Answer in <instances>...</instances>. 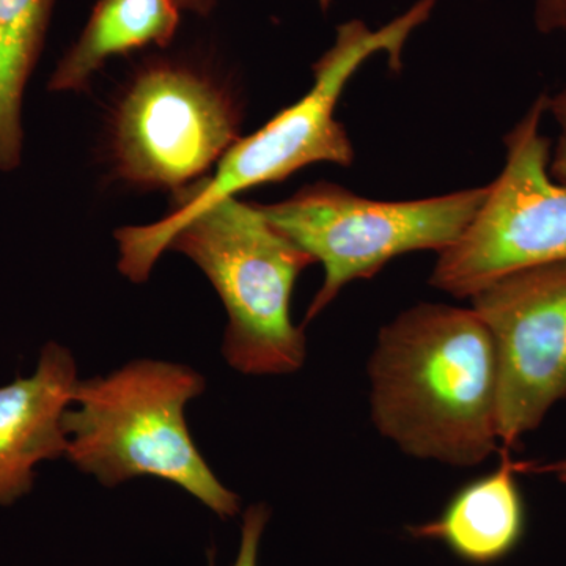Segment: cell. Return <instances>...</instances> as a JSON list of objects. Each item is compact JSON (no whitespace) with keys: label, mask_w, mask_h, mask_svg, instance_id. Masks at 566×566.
Masks as SVG:
<instances>
[{"label":"cell","mask_w":566,"mask_h":566,"mask_svg":"<svg viewBox=\"0 0 566 566\" xmlns=\"http://www.w3.org/2000/svg\"><path fill=\"white\" fill-rule=\"evenodd\" d=\"M485 188L408 200L365 199L334 182L305 186L283 202L259 205L268 222L322 263L324 277L305 323L334 303L348 283L371 279L405 253H441L455 244L485 202Z\"/></svg>","instance_id":"5b68a950"},{"label":"cell","mask_w":566,"mask_h":566,"mask_svg":"<svg viewBox=\"0 0 566 566\" xmlns=\"http://www.w3.org/2000/svg\"><path fill=\"white\" fill-rule=\"evenodd\" d=\"M55 0H0V172L21 164L22 99L39 63Z\"/></svg>","instance_id":"7c38bea8"},{"label":"cell","mask_w":566,"mask_h":566,"mask_svg":"<svg viewBox=\"0 0 566 566\" xmlns=\"http://www.w3.org/2000/svg\"><path fill=\"white\" fill-rule=\"evenodd\" d=\"M438 0H419L382 28H368L359 20L338 25L333 46L314 65V85L292 106L245 139H238L219 159L218 170L178 189L177 203L163 221L151 226L123 227L115 232L118 268L129 281L145 282L170 233L182 221L219 200L292 177L312 164L352 166L354 147L348 133L334 117L335 107L357 70L376 54H386L390 66H403L406 43L433 13Z\"/></svg>","instance_id":"7a4b0ae2"},{"label":"cell","mask_w":566,"mask_h":566,"mask_svg":"<svg viewBox=\"0 0 566 566\" xmlns=\"http://www.w3.org/2000/svg\"><path fill=\"white\" fill-rule=\"evenodd\" d=\"M167 249L191 259L221 297L229 323L222 354L244 375H290L307 356L292 319L294 283L314 264L274 229L259 205L219 200L175 227Z\"/></svg>","instance_id":"277c9868"},{"label":"cell","mask_w":566,"mask_h":566,"mask_svg":"<svg viewBox=\"0 0 566 566\" xmlns=\"http://www.w3.org/2000/svg\"><path fill=\"white\" fill-rule=\"evenodd\" d=\"M203 390L193 368L153 359L80 379L63 416L65 457L107 488L139 476L166 480L230 520L241 497L219 482L186 423V406Z\"/></svg>","instance_id":"3957f363"},{"label":"cell","mask_w":566,"mask_h":566,"mask_svg":"<svg viewBox=\"0 0 566 566\" xmlns=\"http://www.w3.org/2000/svg\"><path fill=\"white\" fill-rule=\"evenodd\" d=\"M517 471V464L505 455L494 472L461 488L441 515L408 527V534L442 543L472 565L495 564L510 556L526 528Z\"/></svg>","instance_id":"30bf717a"},{"label":"cell","mask_w":566,"mask_h":566,"mask_svg":"<svg viewBox=\"0 0 566 566\" xmlns=\"http://www.w3.org/2000/svg\"><path fill=\"white\" fill-rule=\"evenodd\" d=\"M180 24L172 0H98L80 39L59 62L51 92L82 91L107 59L142 48L166 46Z\"/></svg>","instance_id":"8fae6325"},{"label":"cell","mask_w":566,"mask_h":566,"mask_svg":"<svg viewBox=\"0 0 566 566\" xmlns=\"http://www.w3.org/2000/svg\"><path fill=\"white\" fill-rule=\"evenodd\" d=\"M367 374L371 422L405 455L474 468L499 449L497 360L472 308H408L379 331Z\"/></svg>","instance_id":"6da1fadb"},{"label":"cell","mask_w":566,"mask_h":566,"mask_svg":"<svg viewBox=\"0 0 566 566\" xmlns=\"http://www.w3.org/2000/svg\"><path fill=\"white\" fill-rule=\"evenodd\" d=\"M240 111L208 74L161 62L140 71L112 122V159L123 180L181 189L240 139Z\"/></svg>","instance_id":"52a82bcc"},{"label":"cell","mask_w":566,"mask_h":566,"mask_svg":"<svg viewBox=\"0 0 566 566\" xmlns=\"http://www.w3.org/2000/svg\"><path fill=\"white\" fill-rule=\"evenodd\" d=\"M547 112L560 129L556 147L551 151L549 174L554 181L566 188V87L553 98L547 96Z\"/></svg>","instance_id":"5bb4252c"},{"label":"cell","mask_w":566,"mask_h":566,"mask_svg":"<svg viewBox=\"0 0 566 566\" xmlns=\"http://www.w3.org/2000/svg\"><path fill=\"white\" fill-rule=\"evenodd\" d=\"M77 382L73 354L50 342L31 376L0 387V506L32 490L36 465L66 455L63 416Z\"/></svg>","instance_id":"9c48e42d"},{"label":"cell","mask_w":566,"mask_h":566,"mask_svg":"<svg viewBox=\"0 0 566 566\" xmlns=\"http://www.w3.org/2000/svg\"><path fill=\"white\" fill-rule=\"evenodd\" d=\"M497 360V434L505 449L566 400V260L497 279L471 297Z\"/></svg>","instance_id":"ba28073f"},{"label":"cell","mask_w":566,"mask_h":566,"mask_svg":"<svg viewBox=\"0 0 566 566\" xmlns=\"http://www.w3.org/2000/svg\"><path fill=\"white\" fill-rule=\"evenodd\" d=\"M270 516L271 510L266 504L248 506L241 526L240 551L232 566H259L260 543Z\"/></svg>","instance_id":"4fadbf2b"},{"label":"cell","mask_w":566,"mask_h":566,"mask_svg":"<svg viewBox=\"0 0 566 566\" xmlns=\"http://www.w3.org/2000/svg\"><path fill=\"white\" fill-rule=\"evenodd\" d=\"M545 114L542 95L506 134L504 169L460 240L439 253L430 277L439 292L472 297L506 274L566 260V188L549 174Z\"/></svg>","instance_id":"8992f818"},{"label":"cell","mask_w":566,"mask_h":566,"mask_svg":"<svg viewBox=\"0 0 566 566\" xmlns=\"http://www.w3.org/2000/svg\"><path fill=\"white\" fill-rule=\"evenodd\" d=\"M547 469L556 474L558 482L566 485V455L558 460L557 463L551 464Z\"/></svg>","instance_id":"e0dca14e"},{"label":"cell","mask_w":566,"mask_h":566,"mask_svg":"<svg viewBox=\"0 0 566 566\" xmlns=\"http://www.w3.org/2000/svg\"><path fill=\"white\" fill-rule=\"evenodd\" d=\"M175 6L178 9L189 10L192 13L197 14H208L216 6H218L219 0H172Z\"/></svg>","instance_id":"2e32d148"},{"label":"cell","mask_w":566,"mask_h":566,"mask_svg":"<svg viewBox=\"0 0 566 566\" xmlns=\"http://www.w3.org/2000/svg\"><path fill=\"white\" fill-rule=\"evenodd\" d=\"M535 25L542 33L566 32V0H535Z\"/></svg>","instance_id":"9a60e30c"}]
</instances>
